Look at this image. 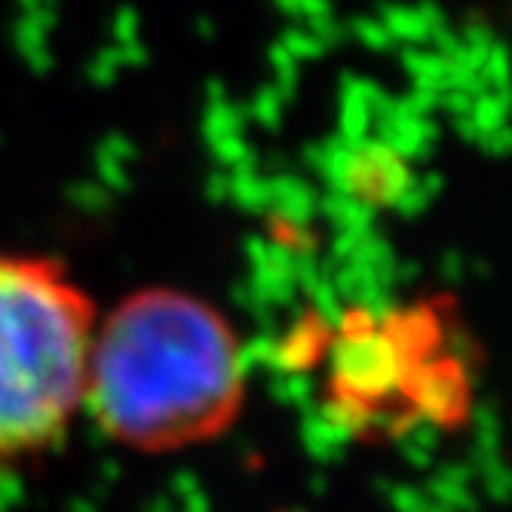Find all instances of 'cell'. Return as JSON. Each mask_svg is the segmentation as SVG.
Instances as JSON below:
<instances>
[{
  "instance_id": "1",
  "label": "cell",
  "mask_w": 512,
  "mask_h": 512,
  "mask_svg": "<svg viewBox=\"0 0 512 512\" xmlns=\"http://www.w3.org/2000/svg\"><path fill=\"white\" fill-rule=\"evenodd\" d=\"M279 365L310 375L322 421L365 448L460 433L479 402L482 359L445 292L304 313L279 341Z\"/></svg>"
},
{
  "instance_id": "2",
  "label": "cell",
  "mask_w": 512,
  "mask_h": 512,
  "mask_svg": "<svg viewBox=\"0 0 512 512\" xmlns=\"http://www.w3.org/2000/svg\"><path fill=\"white\" fill-rule=\"evenodd\" d=\"M249 356L230 316L178 286H145L99 316L83 414L135 454L224 439L246 411Z\"/></svg>"
},
{
  "instance_id": "3",
  "label": "cell",
  "mask_w": 512,
  "mask_h": 512,
  "mask_svg": "<svg viewBox=\"0 0 512 512\" xmlns=\"http://www.w3.org/2000/svg\"><path fill=\"white\" fill-rule=\"evenodd\" d=\"M99 316L62 258L0 246V467L68 439L83 414Z\"/></svg>"
},
{
  "instance_id": "4",
  "label": "cell",
  "mask_w": 512,
  "mask_h": 512,
  "mask_svg": "<svg viewBox=\"0 0 512 512\" xmlns=\"http://www.w3.org/2000/svg\"><path fill=\"white\" fill-rule=\"evenodd\" d=\"M405 166L387 148H365L347 166V191L365 206H384L399 197Z\"/></svg>"
}]
</instances>
